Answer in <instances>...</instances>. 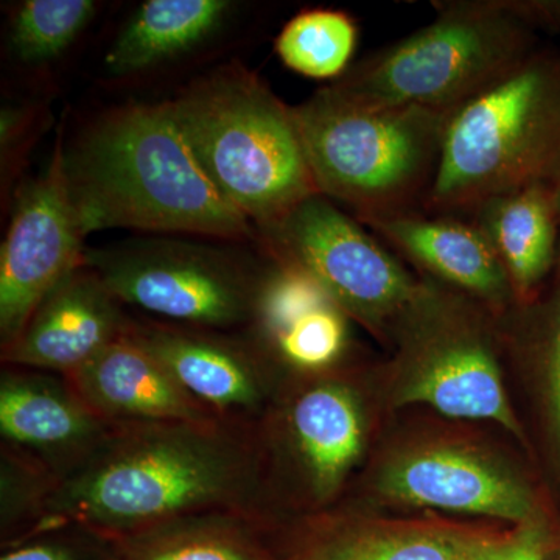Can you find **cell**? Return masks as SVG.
Here are the masks:
<instances>
[{"instance_id": "obj_28", "label": "cell", "mask_w": 560, "mask_h": 560, "mask_svg": "<svg viewBox=\"0 0 560 560\" xmlns=\"http://www.w3.org/2000/svg\"><path fill=\"white\" fill-rule=\"evenodd\" d=\"M560 272V259L558 265ZM548 353H550V374L552 381V399H555L556 416L560 429V290L555 308L551 313L550 338H548Z\"/></svg>"}, {"instance_id": "obj_23", "label": "cell", "mask_w": 560, "mask_h": 560, "mask_svg": "<svg viewBox=\"0 0 560 560\" xmlns=\"http://www.w3.org/2000/svg\"><path fill=\"white\" fill-rule=\"evenodd\" d=\"M359 28L345 11L305 10L287 22L276 38L279 60L313 80L341 79L357 49Z\"/></svg>"}, {"instance_id": "obj_15", "label": "cell", "mask_w": 560, "mask_h": 560, "mask_svg": "<svg viewBox=\"0 0 560 560\" xmlns=\"http://www.w3.org/2000/svg\"><path fill=\"white\" fill-rule=\"evenodd\" d=\"M348 318L315 279L270 259L256 315L243 331L280 374L313 377L330 372L345 357Z\"/></svg>"}, {"instance_id": "obj_13", "label": "cell", "mask_w": 560, "mask_h": 560, "mask_svg": "<svg viewBox=\"0 0 560 560\" xmlns=\"http://www.w3.org/2000/svg\"><path fill=\"white\" fill-rule=\"evenodd\" d=\"M425 335L400 404H427L456 419H490L521 433L488 342L448 320L440 294L423 287L412 308Z\"/></svg>"}, {"instance_id": "obj_22", "label": "cell", "mask_w": 560, "mask_h": 560, "mask_svg": "<svg viewBox=\"0 0 560 560\" xmlns=\"http://www.w3.org/2000/svg\"><path fill=\"white\" fill-rule=\"evenodd\" d=\"M119 560H279L264 523L241 514H205L119 540Z\"/></svg>"}, {"instance_id": "obj_26", "label": "cell", "mask_w": 560, "mask_h": 560, "mask_svg": "<svg viewBox=\"0 0 560 560\" xmlns=\"http://www.w3.org/2000/svg\"><path fill=\"white\" fill-rule=\"evenodd\" d=\"M119 559V540L77 523L49 526L0 552V560Z\"/></svg>"}, {"instance_id": "obj_8", "label": "cell", "mask_w": 560, "mask_h": 560, "mask_svg": "<svg viewBox=\"0 0 560 560\" xmlns=\"http://www.w3.org/2000/svg\"><path fill=\"white\" fill-rule=\"evenodd\" d=\"M256 232L265 256L311 276L342 311L370 326L404 320L422 294L404 265L323 195Z\"/></svg>"}, {"instance_id": "obj_27", "label": "cell", "mask_w": 560, "mask_h": 560, "mask_svg": "<svg viewBox=\"0 0 560 560\" xmlns=\"http://www.w3.org/2000/svg\"><path fill=\"white\" fill-rule=\"evenodd\" d=\"M547 533L537 521L522 523L506 537H495L485 560H547Z\"/></svg>"}, {"instance_id": "obj_16", "label": "cell", "mask_w": 560, "mask_h": 560, "mask_svg": "<svg viewBox=\"0 0 560 560\" xmlns=\"http://www.w3.org/2000/svg\"><path fill=\"white\" fill-rule=\"evenodd\" d=\"M279 560H485L495 536L433 526H381L318 515L265 526Z\"/></svg>"}, {"instance_id": "obj_9", "label": "cell", "mask_w": 560, "mask_h": 560, "mask_svg": "<svg viewBox=\"0 0 560 560\" xmlns=\"http://www.w3.org/2000/svg\"><path fill=\"white\" fill-rule=\"evenodd\" d=\"M330 372L305 377L300 388L280 389L256 425L270 522L285 488H294V500L326 508L363 452L359 393Z\"/></svg>"}, {"instance_id": "obj_1", "label": "cell", "mask_w": 560, "mask_h": 560, "mask_svg": "<svg viewBox=\"0 0 560 560\" xmlns=\"http://www.w3.org/2000/svg\"><path fill=\"white\" fill-rule=\"evenodd\" d=\"M205 514L270 522L256 427L226 420L116 427L60 482L39 530L77 523L121 540Z\"/></svg>"}, {"instance_id": "obj_4", "label": "cell", "mask_w": 560, "mask_h": 560, "mask_svg": "<svg viewBox=\"0 0 560 560\" xmlns=\"http://www.w3.org/2000/svg\"><path fill=\"white\" fill-rule=\"evenodd\" d=\"M436 20L352 66L329 90L366 108L451 114L541 44L523 2L434 3Z\"/></svg>"}, {"instance_id": "obj_17", "label": "cell", "mask_w": 560, "mask_h": 560, "mask_svg": "<svg viewBox=\"0 0 560 560\" xmlns=\"http://www.w3.org/2000/svg\"><path fill=\"white\" fill-rule=\"evenodd\" d=\"M66 378L95 415L116 427L221 420L128 335Z\"/></svg>"}, {"instance_id": "obj_24", "label": "cell", "mask_w": 560, "mask_h": 560, "mask_svg": "<svg viewBox=\"0 0 560 560\" xmlns=\"http://www.w3.org/2000/svg\"><path fill=\"white\" fill-rule=\"evenodd\" d=\"M58 486L38 463L0 444V550L43 528Z\"/></svg>"}, {"instance_id": "obj_11", "label": "cell", "mask_w": 560, "mask_h": 560, "mask_svg": "<svg viewBox=\"0 0 560 560\" xmlns=\"http://www.w3.org/2000/svg\"><path fill=\"white\" fill-rule=\"evenodd\" d=\"M190 396L226 422L256 427L280 389V372L245 331L132 316L127 331Z\"/></svg>"}, {"instance_id": "obj_7", "label": "cell", "mask_w": 560, "mask_h": 560, "mask_svg": "<svg viewBox=\"0 0 560 560\" xmlns=\"http://www.w3.org/2000/svg\"><path fill=\"white\" fill-rule=\"evenodd\" d=\"M83 261L125 307L162 323L221 331L253 323L270 270L267 256L235 246L164 237L86 248Z\"/></svg>"}, {"instance_id": "obj_2", "label": "cell", "mask_w": 560, "mask_h": 560, "mask_svg": "<svg viewBox=\"0 0 560 560\" xmlns=\"http://www.w3.org/2000/svg\"><path fill=\"white\" fill-rule=\"evenodd\" d=\"M84 237L105 230L256 242V226L221 194L171 102L109 110L65 151Z\"/></svg>"}, {"instance_id": "obj_30", "label": "cell", "mask_w": 560, "mask_h": 560, "mask_svg": "<svg viewBox=\"0 0 560 560\" xmlns=\"http://www.w3.org/2000/svg\"><path fill=\"white\" fill-rule=\"evenodd\" d=\"M559 205H560V187H559Z\"/></svg>"}, {"instance_id": "obj_3", "label": "cell", "mask_w": 560, "mask_h": 560, "mask_svg": "<svg viewBox=\"0 0 560 560\" xmlns=\"http://www.w3.org/2000/svg\"><path fill=\"white\" fill-rule=\"evenodd\" d=\"M528 186L560 187V47L540 46L448 114L425 205L470 212Z\"/></svg>"}, {"instance_id": "obj_5", "label": "cell", "mask_w": 560, "mask_h": 560, "mask_svg": "<svg viewBox=\"0 0 560 560\" xmlns=\"http://www.w3.org/2000/svg\"><path fill=\"white\" fill-rule=\"evenodd\" d=\"M168 102L209 178L256 230L318 194L291 106L249 70H217Z\"/></svg>"}, {"instance_id": "obj_6", "label": "cell", "mask_w": 560, "mask_h": 560, "mask_svg": "<svg viewBox=\"0 0 560 560\" xmlns=\"http://www.w3.org/2000/svg\"><path fill=\"white\" fill-rule=\"evenodd\" d=\"M316 190L361 221L407 212L429 194L448 114L366 108L323 88L291 106Z\"/></svg>"}, {"instance_id": "obj_29", "label": "cell", "mask_w": 560, "mask_h": 560, "mask_svg": "<svg viewBox=\"0 0 560 560\" xmlns=\"http://www.w3.org/2000/svg\"><path fill=\"white\" fill-rule=\"evenodd\" d=\"M556 560H560V547H559V551H558V558H556Z\"/></svg>"}, {"instance_id": "obj_19", "label": "cell", "mask_w": 560, "mask_h": 560, "mask_svg": "<svg viewBox=\"0 0 560 560\" xmlns=\"http://www.w3.org/2000/svg\"><path fill=\"white\" fill-rule=\"evenodd\" d=\"M364 223L423 270L470 296L501 304L514 291L492 245L471 221L407 210Z\"/></svg>"}, {"instance_id": "obj_14", "label": "cell", "mask_w": 560, "mask_h": 560, "mask_svg": "<svg viewBox=\"0 0 560 560\" xmlns=\"http://www.w3.org/2000/svg\"><path fill=\"white\" fill-rule=\"evenodd\" d=\"M130 323L128 308L81 261L40 301L0 363L66 377L121 340Z\"/></svg>"}, {"instance_id": "obj_12", "label": "cell", "mask_w": 560, "mask_h": 560, "mask_svg": "<svg viewBox=\"0 0 560 560\" xmlns=\"http://www.w3.org/2000/svg\"><path fill=\"white\" fill-rule=\"evenodd\" d=\"M114 429L65 375L2 364L0 444L28 456L58 481L83 467Z\"/></svg>"}, {"instance_id": "obj_10", "label": "cell", "mask_w": 560, "mask_h": 560, "mask_svg": "<svg viewBox=\"0 0 560 560\" xmlns=\"http://www.w3.org/2000/svg\"><path fill=\"white\" fill-rule=\"evenodd\" d=\"M84 238L58 140L46 171L21 190L0 250V353L18 341L47 293L83 261Z\"/></svg>"}, {"instance_id": "obj_25", "label": "cell", "mask_w": 560, "mask_h": 560, "mask_svg": "<svg viewBox=\"0 0 560 560\" xmlns=\"http://www.w3.org/2000/svg\"><path fill=\"white\" fill-rule=\"evenodd\" d=\"M95 10L92 0L22 2L11 20V49L27 65L55 60L86 28Z\"/></svg>"}, {"instance_id": "obj_20", "label": "cell", "mask_w": 560, "mask_h": 560, "mask_svg": "<svg viewBox=\"0 0 560 560\" xmlns=\"http://www.w3.org/2000/svg\"><path fill=\"white\" fill-rule=\"evenodd\" d=\"M508 272L512 290L533 296L560 259L559 189L528 186L490 197L470 210Z\"/></svg>"}, {"instance_id": "obj_21", "label": "cell", "mask_w": 560, "mask_h": 560, "mask_svg": "<svg viewBox=\"0 0 560 560\" xmlns=\"http://www.w3.org/2000/svg\"><path fill=\"white\" fill-rule=\"evenodd\" d=\"M228 0H149L121 28L106 57L114 75H132L200 46L223 27Z\"/></svg>"}, {"instance_id": "obj_18", "label": "cell", "mask_w": 560, "mask_h": 560, "mask_svg": "<svg viewBox=\"0 0 560 560\" xmlns=\"http://www.w3.org/2000/svg\"><path fill=\"white\" fill-rule=\"evenodd\" d=\"M390 499L416 506L492 515L518 523L534 518L528 490L488 460L458 448L433 447L405 456L378 485Z\"/></svg>"}]
</instances>
